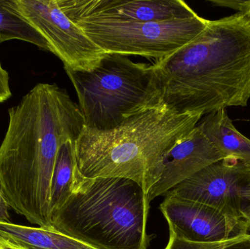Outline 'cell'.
Here are the masks:
<instances>
[{
  "instance_id": "obj_10",
  "label": "cell",
  "mask_w": 250,
  "mask_h": 249,
  "mask_svg": "<svg viewBox=\"0 0 250 249\" xmlns=\"http://www.w3.org/2000/svg\"><path fill=\"white\" fill-rule=\"evenodd\" d=\"M57 3L65 15L131 21H160L198 15L182 0H57Z\"/></svg>"
},
{
  "instance_id": "obj_17",
  "label": "cell",
  "mask_w": 250,
  "mask_h": 249,
  "mask_svg": "<svg viewBox=\"0 0 250 249\" xmlns=\"http://www.w3.org/2000/svg\"><path fill=\"white\" fill-rule=\"evenodd\" d=\"M9 208L10 206L0 188V222H11L9 215Z\"/></svg>"
},
{
  "instance_id": "obj_12",
  "label": "cell",
  "mask_w": 250,
  "mask_h": 249,
  "mask_svg": "<svg viewBox=\"0 0 250 249\" xmlns=\"http://www.w3.org/2000/svg\"><path fill=\"white\" fill-rule=\"evenodd\" d=\"M199 126L225 158L250 165V140L238 131L226 110L208 114Z\"/></svg>"
},
{
  "instance_id": "obj_6",
  "label": "cell",
  "mask_w": 250,
  "mask_h": 249,
  "mask_svg": "<svg viewBox=\"0 0 250 249\" xmlns=\"http://www.w3.org/2000/svg\"><path fill=\"white\" fill-rule=\"evenodd\" d=\"M105 54L167 57L195 39L209 20L193 17L139 22L99 16L66 15Z\"/></svg>"
},
{
  "instance_id": "obj_16",
  "label": "cell",
  "mask_w": 250,
  "mask_h": 249,
  "mask_svg": "<svg viewBox=\"0 0 250 249\" xmlns=\"http://www.w3.org/2000/svg\"><path fill=\"white\" fill-rule=\"evenodd\" d=\"M11 96L8 73L0 64V103L7 100Z\"/></svg>"
},
{
  "instance_id": "obj_20",
  "label": "cell",
  "mask_w": 250,
  "mask_h": 249,
  "mask_svg": "<svg viewBox=\"0 0 250 249\" xmlns=\"http://www.w3.org/2000/svg\"><path fill=\"white\" fill-rule=\"evenodd\" d=\"M0 249H3L2 247H1V246H0Z\"/></svg>"
},
{
  "instance_id": "obj_5",
  "label": "cell",
  "mask_w": 250,
  "mask_h": 249,
  "mask_svg": "<svg viewBox=\"0 0 250 249\" xmlns=\"http://www.w3.org/2000/svg\"><path fill=\"white\" fill-rule=\"evenodd\" d=\"M65 71L88 128L111 130L132 115L163 105L153 64L134 62L128 56L105 54L92 68Z\"/></svg>"
},
{
  "instance_id": "obj_13",
  "label": "cell",
  "mask_w": 250,
  "mask_h": 249,
  "mask_svg": "<svg viewBox=\"0 0 250 249\" xmlns=\"http://www.w3.org/2000/svg\"><path fill=\"white\" fill-rule=\"evenodd\" d=\"M76 142L69 140L60 146L53 172L51 187V217L71 195L77 165L75 153Z\"/></svg>"
},
{
  "instance_id": "obj_21",
  "label": "cell",
  "mask_w": 250,
  "mask_h": 249,
  "mask_svg": "<svg viewBox=\"0 0 250 249\" xmlns=\"http://www.w3.org/2000/svg\"></svg>"
},
{
  "instance_id": "obj_15",
  "label": "cell",
  "mask_w": 250,
  "mask_h": 249,
  "mask_svg": "<svg viewBox=\"0 0 250 249\" xmlns=\"http://www.w3.org/2000/svg\"><path fill=\"white\" fill-rule=\"evenodd\" d=\"M210 2L219 7H229L238 10L242 14H250V0H210Z\"/></svg>"
},
{
  "instance_id": "obj_9",
  "label": "cell",
  "mask_w": 250,
  "mask_h": 249,
  "mask_svg": "<svg viewBox=\"0 0 250 249\" xmlns=\"http://www.w3.org/2000/svg\"><path fill=\"white\" fill-rule=\"evenodd\" d=\"M160 209L169 232L191 242L216 243L248 235L250 224L207 205L166 194Z\"/></svg>"
},
{
  "instance_id": "obj_7",
  "label": "cell",
  "mask_w": 250,
  "mask_h": 249,
  "mask_svg": "<svg viewBox=\"0 0 250 249\" xmlns=\"http://www.w3.org/2000/svg\"><path fill=\"white\" fill-rule=\"evenodd\" d=\"M11 5L42 35L64 70L92 68L105 54L64 14L57 0H11Z\"/></svg>"
},
{
  "instance_id": "obj_8",
  "label": "cell",
  "mask_w": 250,
  "mask_h": 249,
  "mask_svg": "<svg viewBox=\"0 0 250 249\" xmlns=\"http://www.w3.org/2000/svg\"><path fill=\"white\" fill-rule=\"evenodd\" d=\"M250 174V165L225 158L201 170L166 194L207 205L235 219H245V190Z\"/></svg>"
},
{
  "instance_id": "obj_1",
  "label": "cell",
  "mask_w": 250,
  "mask_h": 249,
  "mask_svg": "<svg viewBox=\"0 0 250 249\" xmlns=\"http://www.w3.org/2000/svg\"><path fill=\"white\" fill-rule=\"evenodd\" d=\"M0 145V188L12 210L51 229V187L57 153L76 142L84 121L79 105L57 84L38 83L8 110Z\"/></svg>"
},
{
  "instance_id": "obj_14",
  "label": "cell",
  "mask_w": 250,
  "mask_h": 249,
  "mask_svg": "<svg viewBox=\"0 0 250 249\" xmlns=\"http://www.w3.org/2000/svg\"><path fill=\"white\" fill-rule=\"evenodd\" d=\"M19 39L50 51L45 39L12 7L11 0H0V43Z\"/></svg>"
},
{
  "instance_id": "obj_18",
  "label": "cell",
  "mask_w": 250,
  "mask_h": 249,
  "mask_svg": "<svg viewBox=\"0 0 250 249\" xmlns=\"http://www.w3.org/2000/svg\"><path fill=\"white\" fill-rule=\"evenodd\" d=\"M244 218L250 224V174L245 190V206L243 209Z\"/></svg>"
},
{
  "instance_id": "obj_11",
  "label": "cell",
  "mask_w": 250,
  "mask_h": 249,
  "mask_svg": "<svg viewBox=\"0 0 250 249\" xmlns=\"http://www.w3.org/2000/svg\"><path fill=\"white\" fill-rule=\"evenodd\" d=\"M223 159L198 124L165 158L160 180L147 194L148 200L166 194L201 170Z\"/></svg>"
},
{
  "instance_id": "obj_19",
  "label": "cell",
  "mask_w": 250,
  "mask_h": 249,
  "mask_svg": "<svg viewBox=\"0 0 250 249\" xmlns=\"http://www.w3.org/2000/svg\"><path fill=\"white\" fill-rule=\"evenodd\" d=\"M0 246H1L3 249H21L16 248V247H10V246L6 245V244H0Z\"/></svg>"
},
{
  "instance_id": "obj_4",
  "label": "cell",
  "mask_w": 250,
  "mask_h": 249,
  "mask_svg": "<svg viewBox=\"0 0 250 249\" xmlns=\"http://www.w3.org/2000/svg\"><path fill=\"white\" fill-rule=\"evenodd\" d=\"M150 203L135 181L85 178L77 168L71 195L52 215L51 229L95 249H147Z\"/></svg>"
},
{
  "instance_id": "obj_3",
  "label": "cell",
  "mask_w": 250,
  "mask_h": 249,
  "mask_svg": "<svg viewBox=\"0 0 250 249\" xmlns=\"http://www.w3.org/2000/svg\"><path fill=\"white\" fill-rule=\"evenodd\" d=\"M203 115L177 114L163 105L126 118L108 130L84 126L75 143L76 165L87 178H126L148 194L160 180L165 158Z\"/></svg>"
},
{
  "instance_id": "obj_2",
  "label": "cell",
  "mask_w": 250,
  "mask_h": 249,
  "mask_svg": "<svg viewBox=\"0 0 250 249\" xmlns=\"http://www.w3.org/2000/svg\"><path fill=\"white\" fill-rule=\"evenodd\" d=\"M161 103L177 114L245 107L250 98V14L209 20L195 39L153 64Z\"/></svg>"
}]
</instances>
